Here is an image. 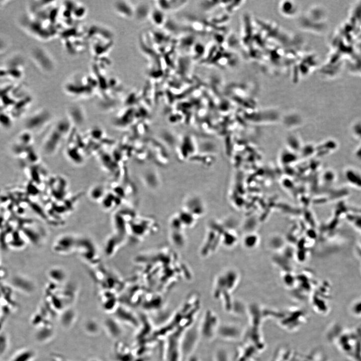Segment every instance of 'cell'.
I'll return each instance as SVG.
<instances>
[{"instance_id":"obj_8","label":"cell","mask_w":361,"mask_h":361,"mask_svg":"<svg viewBox=\"0 0 361 361\" xmlns=\"http://www.w3.org/2000/svg\"><path fill=\"white\" fill-rule=\"evenodd\" d=\"M355 156L361 162V145L357 149L355 152Z\"/></svg>"},{"instance_id":"obj_4","label":"cell","mask_w":361,"mask_h":361,"mask_svg":"<svg viewBox=\"0 0 361 361\" xmlns=\"http://www.w3.org/2000/svg\"><path fill=\"white\" fill-rule=\"evenodd\" d=\"M164 14V12L158 9L151 12L150 17L152 23L156 25H162L165 19Z\"/></svg>"},{"instance_id":"obj_2","label":"cell","mask_w":361,"mask_h":361,"mask_svg":"<svg viewBox=\"0 0 361 361\" xmlns=\"http://www.w3.org/2000/svg\"><path fill=\"white\" fill-rule=\"evenodd\" d=\"M75 239L71 236H63L56 243L54 250L56 252L66 254L72 250L75 245Z\"/></svg>"},{"instance_id":"obj_1","label":"cell","mask_w":361,"mask_h":361,"mask_svg":"<svg viewBox=\"0 0 361 361\" xmlns=\"http://www.w3.org/2000/svg\"><path fill=\"white\" fill-rule=\"evenodd\" d=\"M344 178L349 185L361 190V171L355 167H348L344 172Z\"/></svg>"},{"instance_id":"obj_5","label":"cell","mask_w":361,"mask_h":361,"mask_svg":"<svg viewBox=\"0 0 361 361\" xmlns=\"http://www.w3.org/2000/svg\"><path fill=\"white\" fill-rule=\"evenodd\" d=\"M52 279L55 281H63L65 278L66 275L64 271L59 269H53L51 271Z\"/></svg>"},{"instance_id":"obj_7","label":"cell","mask_w":361,"mask_h":361,"mask_svg":"<svg viewBox=\"0 0 361 361\" xmlns=\"http://www.w3.org/2000/svg\"><path fill=\"white\" fill-rule=\"evenodd\" d=\"M352 132L354 137L361 145V123H356L352 128Z\"/></svg>"},{"instance_id":"obj_3","label":"cell","mask_w":361,"mask_h":361,"mask_svg":"<svg viewBox=\"0 0 361 361\" xmlns=\"http://www.w3.org/2000/svg\"><path fill=\"white\" fill-rule=\"evenodd\" d=\"M187 2L173 1L157 2V8L163 12L175 11L184 7Z\"/></svg>"},{"instance_id":"obj_6","label":"cell","mask_w":361,"mask_h":361,"mask_svg":"<svg viewBox=\"0 0 361 361\" xmlns=\"http://www.w3.org/2000/svg\"><path fill=\"white\" fill-rule=\"evenodd\" d=\"M10 46L9 40L4 36L0 35V54L7 51Z\"/></svg>"},{"instance_id":"obj_9","label":"cell","mask_w":361,"mask_h":361,"mask_svg":"<svg viewBox=\"0 0 361 361\" xmlns=\"http://www.w3.org/2000/svg\"><path fill=\"white\" fill-rule=\"evenodd\" d=\"M10 2H11L10 1H2V0H0V9L5 7Z\"/></svg>"}]
</instances>
